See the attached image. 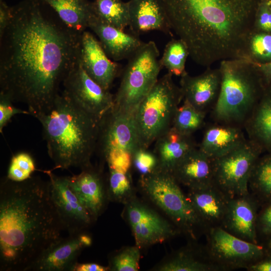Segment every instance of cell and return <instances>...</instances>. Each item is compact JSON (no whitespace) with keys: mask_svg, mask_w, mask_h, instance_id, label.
<instances>
[{"mask_svg":"<svg viewBox=\"0 0 271 271\" xmlns=\"http://www.w3.org/2000/svg\"><path fill=\"white\" fill-rule=\"evenodd\" d=\"M139 184L147 199L190 241H196L205 234L206 230L171 173L158 169L141 176Z\"/></svg>","mask_w":271,"mask_h":271,"instance_id":"obj_6","label":"cell"},{"mask_svg":"<svg viewBox=\"0 0 271 271\" xmlns=\"http://www.w3.org/2000/svg\"><path fill=\"white\" fill-rule=\"evenodd\" d=\"M108 267L104 266L96 263H76L72 271H108Z\"/></svg>","mask_w":271,"mask_h":271,"instance_id":"obj_44","label":"cell"},{"mask_svg":"<svg viewBox=\"0 0 271 271\" xmlns=\"http://www.w3.org/2000/svg\"><path fill=\"white\" fill-rule=\"evenodd\" d=\"M40 122L48 155L55 169L91 165L95 152L99 122L64 91L45 111L35 115Z\"/></svg>","mask_w":271,"mask_h":271,"instance_id":"obj_4","label":"cell"},{"mask_svg":"<svg viewBox=\"0 0 271 271\" xmlns=\"http://www.w3.org/2000/svg\"><path fill=\"white\" fill-rule=\"evenodd\" d=\"M69 186L95 221L104 212L109 201L106 176L102 166L92 164L81 170L78 175L68 176Z\"/></svg>","mask_w":271,"mask_h":271,"instance_id":"obj_16","label":"cell"},{"mask_svg":"<svg viewBox=\"0 0 271 271\" xmlns=\"http://www.w3.org/2000/svg\"><path fill=\"white\" fill-rule=\"evenodd\" d=\"M248 188L260 206L271 200V155L258 158L250 175Z\"/></svg>","mask_w":271,"mask_h":271,"instance_id":"obj_29","label":"cell"},{"mask_svg":"<svg viewBox=\"0 0 271 271\" xmlns=\"http://www.w3.org/2000/svg\"><path fill=\"white\" fill-rule=\"evenodd\" d=\"M128 27L134 35L158 31L173 36L165 13L158 0H129Z\"/></svg>","mask_w":271,"mask_h":271,"instance_id":"obj_23","label":"cell"},{"mask_svg":"<svg viewBox=\"0 0 271 271\" xmlns=\"http://www.w3.org/2000/svg\"><path fill=\"white\" fill-rule=\"evenodd\" d=\"M171 174L188 189L207 186L213 183L212 160L197 147L181 160Z\"/></svg>","mask_w":271,"mask_h":271,"instance_id":"obj_22","label":"cell"},{"mask_svg":"<svg viewBox=\"0 0 271 271\" xmlns=\"http://www.w3.org/2000/svg\"><path fill=\"white\" fill-rule=\"evenodd\" d=\"M80 62L91 78L108 90L121 72L120 65L108 56L98 39L86 30L81 34Z\"/></svg>","mask_w":271,"mask_h":271,"instance_id":"obj_17","label":"cell"},{"mask_svg":"<svg viewBox=\"0 0 271 271\" xmlns=\"http://www.w3.org/2000/svg\"><path fill=\"white\" fill-rule=\"evenodd\" d=\"M153 150L158 161V170L171 173L190 151L197 148L192 135L179 132L172 127L154 143Z\"/></svg>","mask_w":271,"mask_h":271,"instance_id":"obj_25","label":"cell"},{"mask_svg":"<svg viewBox=\"0 0 271 271\" xmlns=\"http://www.w3.org/2000/svg\"><path fill=\"white\" fill-rule=\"evenodd\" d=\"M62 85L63 91L77 105L98 120L114 106V95L88 76L80 58Z\"/></svg>","mask_w":271,"mask_h":271,"instance_id":"obj_13","label":"cell"},{"mask_svg":"<svg viewBox=\"0 0 271 271\" xmlns=\"http://www.w3.org/2000/svg\"><path fill=\"white\" fill-rule=\"evenodd\" d=\"M141 249L136 245L125 246L108 257L109 270L138 271L140 269Z\"/></svg>","mask_w":271,"mask_h":271,"instance_id":"obj_35","label":"cell"},{"mask_svg":"<svg viewBox=\"0 0 271 271\" xmlns=\"http://www.w3.org/2000/svg\"><path fill=\"white\" fill-rule=\"evenodd\" d=\"M132 166L140 177L148 175L158 169V159L153 151L141 148L132 155Z\"/></svg>","mask_w":271,"mask_h":271,"instance_id":"obj_37","label":"cell"},{"mask_svg":"<svg viewBox=\"0 0 271 271\" xmlns=\"http://www.w3.org/2000/svg\"><path fill=\"white\" fill-rule=\"evenodd\" d=\"M50 183V193L63 230L69 234L86 231L95 221L71 190L68 176H59L51 170L44 171Z\"/></svg>","mask_w":271,"mask_h":271,"instance_id":"obj_14","label":"cell"},{"mask_svg":"<svg viewBox=\"0 0 271 271\" xmlns=\"http://www.w3.org/2000/svg\"><path fill=\"white\" fill-rule=\"evenodd\" d=\"M264 89L265 87L271 89V62L265 64H256L254 63Z\"/></svg>","mask_w":271,"mask_h":271,"instance_id":"obj_41","label":"cell"},{"mask_svg":"<svg viewBox=\"0 0 271 271\" xmlns=\"http://www.w3.org/2000/svg\"><path fill=\"white\" fill-rule=\"evenodd\" d=\"M260 149L248 139L241 145L212 159L213 183L229 198L248 193V184Z\"/></svg>","mask_w":271,"mask_h":271,"instance_id":"obj_9","label":"cell"},{"mask_svg":"<svg viewBox=\"0 0 271 271\" xmlns=\"http://www.w3.org/2000/svg\"><path fill=\"white\" fill-rule=\"evenodd\" d=\"M141 148L132 115L112 107L99 120L95 152L102 161L115 152H125L133 155Z\"/></svg>","mask_w":271,"mask_h":271,"instance_id":"obj_12","label":"cell"},{"mask_svg":"<svg viewBox=\"0 0 271 271\" xmlns=\"http://www.w3.org/2000/svg\"><path fill=\"white\" fill-rule=\"evenodd\" d=\"M248 271H271V255L265 254L262 258L248 266Z\"/></svg>","mask_w":271,"mask_h":271,"instance_id":"obj_43","label":"cell"},{"mask_svg":"<svg viewBox=\"0 0 271 271\" xmlns=\"http://www.w3.org/2000/svg\"><path fill=\"white\" fill-rule=\"evenodd\" d=\"M194 62L240 58L260 0H158Z\"/></svg>","mask_w":271,"mask_h":271,"instance_id":"obj_2","label":"cell"},{"mask_svg":"<svg viewBox=\"0 0 271 271\" xmlns=\"http://www.w3.org/2000/svg\"><path fill=\"white\" fill-rule=\"evenodd\" d=\"M189 51L186 43L181 39H172L166 45L160 62L168 73L181 76L185 72V64Z\"/></svg>","mask_w":271,"mask_h":271,"instance_id":"obj_32","label":"cell"},{"mask_svg":"<svg viewBox=\"0 0 271 271\" xmlns=\"http://www.w3.org/2000/svg\"><path fill=\"white\" fill-rule=\"evenodd\" d=\"M247 140L242 128L214 122L206 127L198 148L214 159L234 150Z\"/></svg>","mask_w":271,"mask_h":271,"instance_id":"obj_26","label":"cell"},{"mask_svg":"<svg viewBox=\"0 0 271 271\" xmlns=\"http://www.w3.org/2000/svg\"><path fill=\"white\" fill-rule=\"evenodd\" d=\"M88 28L96 35L108 56L113 61L128 60L144 43L139 36L125 33L98 18H90Z\"/></svg>","mask_w":271,"mask_h":271,"instance_id":"obj_21","label":"cell"},{"mask_svg":"<svg viewBox=\"0 0 271 271\" xmlns=\"http://www.w3.org/2000/svg\"><path fill=\"white\" fill-rule=\"evenodd\" d=\"M13 102L5 94L0 93V132L10 122L12 117L17 114H30L28 110H23L14 106Z\"/></svg>","mask_w":271,"mask_h":271,"instance_id":"obj_40","label":"cell"},{"mask_svg":"<svg viewBox=\"0 0 271 271\" xmlns=\"http://www.w3.org/2000/svg\"><path fill=\"white\" fill-rule=\"evenodd\" d=\"M63 230L49 180L31 176L21 182L7 176L0 184V269L27 271Z\"/></svg>","mask_w":271,"mask_h":271,"instance_id":"obj_3","label":"cell"},{"mask_svg":"<svg viewBox=\"0 0 271 271\" xmlns=\"http://www.w3.org/2000/svg\"><path fill=\"white\" fill-rule=\"evenodd\" d=\"M95 15L104 22L124 30L129 25L128 4L122 0H93Z\"/></svg>","mask_w":271,"mask_h":271,"instance_id":"obj_30","label":"cell"},{"mask_svg":"<svg viewBox=\"0 0 271 271\" xmlns=\"http://www.w3.org/2000/svg\"><path fill=\"white\" fill-rule=\"evenodd\" d=\"M12 17V7L3 0L0 1V35L10 23Z\"/></svg>","mask_w":271,"mask_h":271,"instance_id":"obj_42","label":"cell"},{"mask_svg":"<svg viewBox=\"0 0 271 271\" xmlns=\"http://www.w3.org/2000/svg\"><path fill=\"white\" fill-rule=\"evenodd\" d=\"M243 128L249 141L260 149L263 146L271 150V90L264 91Z\"/></svg>","mask_w":271,"mask_h":271,"instance_id":"obj_27","label":"cell"},{"mask_svg":"<svg viewBox=\"0 0 271 271\" xmlns=\"http://www.w3.org/2000/svg\"><path fill=\"white\" fill-rule=\"evenodd\" d=\"M205 234L206 251L221 271L246 269L266 254L260 244L237 237L221 227L211 228Z\"/></svg>","mask_w":271,"mask_h":271,"instance_id":"obj_10","label":"cell"},{"mask_svg":"<svg viewBox=\"0 0 271 271\" xmlns=\"http://www.w3.org/2000/svg\"><path fill=\"white\" fill-rule=\"evenodd\" d=\"M268 1H269V4L270 5V7H271V0H268Z\"/></svg>","mask_w":271,"mask_h":271,"instance_id":"obj_46","label":"cell"},{"mask_svg":"<svg viewBox=\"0 0 271 271\" xmlns=\"http://www.w3.org/2000/svg\"><path fill=\"white\" fill-rule=\"evenodd\" d=\"M260 205L250 193L230 198L222 228L245 241L259 244L256 221Z\"/></svg>","mask_w":271,"mask_h":271,"instance_id":"obj_18","label":"cell"},{"mask_svg":"<svg viewBox=\"0 0 271 271\" xmlns=\"http://www.w3.org/2000/svg\"><path fill=\"white\" fill-rule=\"evenodd\" d=\"M167 73L160 78L140 102L133 122L142 148L149 147L172 126L176 111L182 100L180 86Z\"/></svg>","mask_w":271,"mask_h":271,"instance_id":"obj_7","label":"cell"},{"mask_svg":"<svg viewBox=\"0 0 271 271\" xmlns=\"http://www.w3.org/2000/svg\"><path fill=\"white\" fill-rule=\"evenodd\" d=\"M186 194L206 231L211 228L222 227L230 198L214 183L188 189Z\"/></svg>","mask_w":271,"mask_h":271,"instance_id":"obj_20","label":"cell"},{"mask_svg":"<svg viewBox=\"0 0 271 271\" xmlns=\"http://www.w3.org/2000/svg\"><path fill=\"white\" fill-rule=\"evenodd\" d=\"M221 77L219 68L207 67L202 74L191 76L187 72L180 81L183 100L207 113L215 105L219 96Z\"/></svg>","mask_w":271,"mask_h":271,"instance_id":"obj_19","label":"cell"},{"mask_svg":"<svg viewBox=\"0 0 271 271\" xmlns=\"http://www.w3.org/2000/svg\"><path fill=\"white\" fill-rule=\"evenodd\" d=\"M0 1H2V0H0Z\"/></svg>","mask_w":271,"mask_h":271,"instance_id":"obj_47","label":"cell"},{"mask_svg":"<svg viewBox=\"0 0 271 271\" xmlns=\"http://www.w3.org/2000/svg\"><path fill=\"white\" fill-rule=\"evenodd\" d=\"M256 230L258 242L271 235V200L263 204L259 210Z\"/></svg>","mask_w":271,"mask_h":271,"instance_id":"obj_39","label":"cell"},{"mask_svg":"<svg viewBox=\"0 0 271 271\" xmlns=\"http://www.w3.org/2000/svg\"><path fill=\"white\" fill-rule=\"evenodd\" d=\"M254 63L271 62V33L253 31L247 38L241 57Z\"/></svg>","mask_w":271,"mask_h":271,"instance_id":"obj_33","label":"cell"},{"mask_svg":"<svg viewBox=\"0 0 271 271\" xmlns=\"http://www.w3.org/2000/svg\"><path fill=\"white\" fill-rule=\"evenodd\" d=\"M253 31L271 33V7L268 0H260L255 13Z\"/></svg>","mask_w":271,"mask_h":271,"instance_id":"obj_38","label":"cell"},{"mask_svg":"<svg viewBox=\"0 0 271 271\" xmlns=\"http://www.w3.org/2000/svg\"><path fill=\"white\" fill-rule=\"evenodd\" d=\"M155 42H144L127 60L119 87L114 95L113 108L133 115L140 102L159 79L163 68Z\"/></svg>","mask_w":271,"mask_h":271,"instance_id":"obj_8","label":"cell"},{"mask_svg":"<svg viewBox=\"0 0 271 271\" xmlns=\"http://www.w3.org/2000/svg\"><path fill=\"white\" fill-rule=\"evenodd\" d=\"M221 82L217 100L210 111L214 122L243 128L265 89L255 64L243 58L220 61Z\"/></svg>","mask_w":271,"mask_h":271,"instance_id":"obj_5","label":"cell"},{"mask_svg":"<svg viewBox=\"0 0 271 271\" xmlns=\"http://www.w3.org/2000/svg\"><path fill=\"white\" fill-rule=\"evenodd\" d=\"M106 182L109 201L125 205L137 197L130 172L124 173L108 170Z\"/></svg>","mask_w":271,"mask_h":271,"instance_id":"obj_31","label":"cell"},{"mask_svg":"<svg viewBox=\"0 0 271 271\" xmlns=\"http://www.w3.org/2000/svg\"><path fill=\"white\" fill-rule=\"evenodd\" d=\"M86 231L60 237L47 247L27 271H72L82 250L91 245Z\"/></svg>","mask_w":271,"mask_h":271,"instance_id":"obj_15","label":"cell"},{"mask_svg":"<svg viewBox=\"0 0 271 271\" xmlns=\"http://www.w3.org/2000/svg\"><path fill=\"white\" fill-rule=\"evenodd\" d=\"M52 9L69 28L80 33L88 28L94 14L91 2L87 0H40Z\"/></svg>","mask_w":271,"mask_h":271,"instance_id":"obj_28","label":"cell"},{"mask_svg":"<svg viewBox=\"0 0 271 271\" xmlns=\"http://www.w3.org/2000/svg\"><path fill=\"white\" fill-rule=\"evenodd\" d=\"M262 240L263 242L260 244L263 246L265 254L271 255V235Z\"/></svg>","mask_w":271,"mask_h":271,"instance_id":"obj_45","label":"cell"},{"mask_svg":"<svg viewBox=\"0 0 271 271\" xmlns=\"http://www.w3.org/2000/svg\"><path fill=\"white\" fill-rule=\"evenodd\" d=\"M191 242L159 262L153 269L158 271H221L210 258L205 246Z\"/></svg>","mask_w":271,"mask_h":271,"instance_id":"obj_24","label":"cell"},{"mask_svg":"<svg viewBox=\"0 0 271 271\" xmlns=\"http://www.w3.org/2000/svg\"><path fill=\"white\" fill-rule=\"evenodd\" d=\"M81 34L40 0L12 7L0 35V93L32 115L47 110L79 60Z\"/></svg>","mask_w":271,"mask_h":271,"instance_id":"obj_1","label":"cell"},{"mask_svg":"<svg viewBox=\"0 0 271 271\" xmlns=\"http://www.w3.org/2000/svg\"><path fill=\"white\" fill-rule=\"evenodd\" d=\"M124 205L123 217L140 249L162 243L181 233L168 218L137 196Z\"/></svg>","mask_w":271,"mask_h":271,"instance_id":"obj_11","label":"cell"},{"mask_svg":"<svg viewBox=\"0 0 271 271\" xmlns=\"http://www.w3.org/2000/svg\"><path fill=\"white\" fill-rule=\"evenodd\" d=\"M206 115L183 100L176 111L172 127L181 133L192 135L204 126Z\"/></svg>","mask_w":271,"mask_h":271,"instance_id":"obj_34","label":"cell"},{"mask_svg":"<svg viewBox=\"0 0 271 271\" xmlns=\"http://www.w3.org/2000/svg\"><path fill=\"white\" fill-rule=\"evenodd\" d=\"M35 170L32 157L27 153L22 152L12 158L7 177L12 181H23L30 178Z\"/></svg>","mask_w":271,"mask_h":271,"instance_id":"obj_36","label":"cell"}]
</instances>
